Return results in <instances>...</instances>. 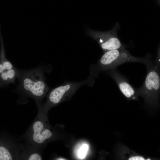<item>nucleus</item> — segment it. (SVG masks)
Returning a JSON list of instances; mask_svg holds the SVG:
<instances>
[{"label": "nucleus", "mask_w": 160, "mask_h": 160, "mask_svg": "<svg viewBox=\"0 0 160 160\" xmlns=\"http://www.w3.org/2000/svg\"><path fill=\"white\" fill-rule=\"evenodd\" d=\"M109 71L108 72L109 74L115 81L122 93L127 98H132L135 100L136 92L127 79L116 68Z\"/></svg>", "instance_id": "0eeeda50"}, {"label": "nucleus", "mask_w": 160, "mask_h": 160, "mask_svg": "<svg viewBox=\"0 0 160 160\" xmlns=\"http://www.w3.org/2000/svg\"><path fill=\"white\" fill-rule=\"evenodd\" d=\"M147 160H150V159H147Z\"/></svg>", "instance_id": "4468645a"}, {"label": "nucleus", "mask_w": 160, "mask_h": 160, "mask_svg": "<svg viewBox=\"0 0 160 160\" xmlns=\"http://www.w3.org/2000/svg\"><path fill=\"white\" fill-rule=\"evenodd\" d=\"M20 71L18 90L27 96L32 97L36 102H39L49 89L45 81L43 70L38 68Z\"/></svg>", "instance_id": "f03ea898"}, {"label": "nucleus", "mask_w": 160, "mask_h": 160, "mask_svg": "<svg viewBox=\"0 0 160 160\" xmlns=\"http://www.w3.org/2000/svg\"><path fill=\"white\" fill-rule=\"evenodd\" d=\"M129 160H144L145 159L142 157L140 156H135L130 158Z\"/></svg>", "instance_id": "f8f14e48"}, {"label": "nucleus", "mask_w": 160, "mask_h": 160, "mask_svg": "<svg viewBox=\"0 0 160 160\" xmlns=\"http://www.w3.org/2000/svg\"><path fill=\"white\" fill-rule=\"evenodd\" d=\"M151 57L149 54L142 58L132 56L125 48L109 50L104 52L97 63L90 66L89 76L94 78L102 71L115 69L120 65L127 62L146 64L150 60Z\"/></svg>", "instance_id": "f257e3e1"}, {"label": "nucleus", "mask_w": 160, "mask_h": 160, "mask_svg": "<svg viewBox=\"0 0 160 160\" xmlns=\"http://www.w3.org/2000/svg\"><path fill=\"white\" fill-rule=\"evenodd\" d=\"M120 28L119 24L117 23L113 29L108 31L93 32V37L98 42L104 52L125 48L117 36V31Z\"/></svg>", "instance_id": "423d86ee"}, {"label": "nucleus", "mask_w": 160, "mask_h": 160, "mask_svg": "<svg viewBox=\"0 0 160 160\" xmlns=\"http://www.w3.org/2000/svg\"><path fill=\"white\" fill-rule=\"evenodd\" d=\"M52 135L50 130L45 127L39 112L26 133L25 137L29 148L37 149Z\"/></svg>", "instance_id": "39448f33"}, {"label": "nucleus", "mask_w": 160, "mask_h": 160, "mask_svg": "<svg viewBox=\"0 0 160 160\" xmlns=\"http://www.w3.org/2000/svg\"><path fill=\"white\" fill-rule=\"evenodd\" d=\"M88 149V146L86 144L82 145L78 151V155L80 159H83L85 156Z\"/></svg>", "instance_id": "9b49d317"}, {"label": "nucleus", "mask_w": 160, "mask_h": 160, "mask_svg": "<svg viewBox=\"0 0 160 160\" xmlns=\"http://www.w3.org/2000/svg\"><path fill=\"white\" fill-rule=\"evenodd\" d=\"M30 148L31 149L30 153L28 152V155L25 156V158L24 159L29 160H41L42 159L41 155L37 152V149Z\"/></svg>", "instance_id": "9d476101"}, {"label": "nucleus", "mask_w": 160, "mask_h": 160, "mask_svg": "<svg viewBox=\"0 0 160 160\" xmlns=\"http://www.w3.org/2000/svg\"><path fill=\"white\" fill-rule=\"evenodd\" d=\"M156 61L154 63L150 60L147 63V73L142 86L137 90V92L142 94L147 99L151 100L155 99L160 88V77L159 65Z\"/></svg>", "instance_id": "7ed1b4c3"}, {"label": "nucleus", "mask_w": 160, "mask_h": 160, "mask_svg": "<svg viewBox=\"0 0 160 160\" xmlns=\"http://www.w3.org/2000/svg\"><path fill=\"white\" fill-rule=\"evenodd\" d=\"M57 160H66V159H64L63 158H59L57 159Z\"/></svg>", "instance_id": "ddd939ff"}, {"label": "nucleus", "mask_w": 160, "mask_h": 160, "mask_svg": "<svg viewBox=\"0 0 160 160\" xmlns=\"http://www.w3.org/2000/svg\"><path fill=\"white\" fill-rule=\"evenodd\" d=\"M94 82V78L89 76L87 79L83 81L65 83L50 91L48 97L46 106L58 104L66 97L71 96L82 86L86 85L92 87Z\"/></svg>", "instance_id": "20e7f679"}, {"label": "nucleus", "mask_w": 160, "mask_h": 160, "mask_svg": "<svg viewBox=\"0 0 160 160\" xmlns=\"http://www.w3.org/2000/svg\"><path fill=\"white\" fill-rule=\"evenodd\" d=\"M0 85H2V84H1L0 83Z\"/></svg>", "instance_id": "2eb2a0df"}, {"label": "nucleus", "mask_w": 160, "mask_h": 160, "mask_svg": "<svg viewBox=\"0 0 160 160\" xmlns=\"http://www.w3.org/2000/svg\"><path fill=\"white\" fill-rule=\"evenodd\" d=\"M20 71L15 68L4 71L0 74V83L1 84L14 83L17 78H18Z\"/></svg>", "instance_id": "6e6552de"}, {"label": "nucleus", "mask_w": 160, "mask_h": 160, "mask_svg": "<svg viewBox=\"0 0 160 160\" xmlns=\"http://www.w3.org/2000/svg\"><path fill=\"white\" fill-rule=\"evenodd\" d=\"M15 152L12 149L3 145H0V160H11L17 158Z\"/></svg>", "instance_id": "1a4fd4ad"}]
</instances>
